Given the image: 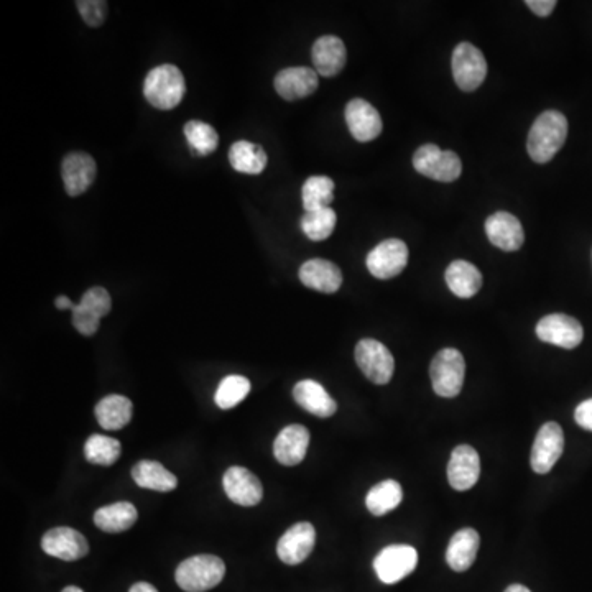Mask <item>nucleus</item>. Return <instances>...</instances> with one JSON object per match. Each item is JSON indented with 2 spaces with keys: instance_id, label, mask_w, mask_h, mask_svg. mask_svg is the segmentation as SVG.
Wrapping results in <instances>:
<instances>
[{
  "instance_id": "b1692460",
  "label": "nucleus",
  "mask_w": 592,
  "mask_h": 592,
  "mask_svg": "<svg viewBox=\"0 0 592 592\" xmlns=\"http://www.w3.org/2000/svg\"><path fill=\"white\" fill-rule=\"evenodd\" d=\"M479 545H481V538L474 528H463L454 533L446 550L449 568L456 573L468 571L476 561Z\"/></svg>"
},
{
  "instance_id": "c756f323",
  "label": "nucleus",
  "mask_w": 592,
  "mask_h": 592,
  "mask_svg": "<svg viewBox=\"0 0 592 592\" xmlns=\"http://www.w3.org/2000/svg\"><path fill=\"white\" fill-rule=\"evenodd\" d=\"M402 500V486L394 479H389L370 489L366 497V507L370 514L382 517L397 509L398 505L402 504Z\"/></svg>"
},
{
  "instance_id": "c03bdc74",
  "label": "nucleus",
  "mask_w": 592,
  "mask_h": 592,
  "mask_svg": "<svg viewBox=\"0 0 592 592\" xmlns=\"http://www.w3.org/2000/svg\"><path fill=\"white\" fill-rule=\"evenodd\" d=\"M63 592H84L83 589L76 588V586H68V588L63 589Z\"/></svg>"
},
{
  "instance_id": "58836bf2",
  "label": "nucleus",
  "mask_w": 592,
  "mask_h": 592,
  "mask_svg": "<svg viewBox=\"0 0 592 592\" xmlns=\"http://www.w3.org/2000/svg\"><path fill=\"white\" fill-rule=\"evenodd\" d=\"M574 420L583 430L592 431V398L579 403L574 410Z\"/></svg>"
},
{
  "instance_id": "f8f14e48",
  "label": "nucleus",
  "mask_w": 592,
  "mask_h": 592,
  "mask_svg": "<svg viewBox=\"0 0 592 592\" xmlns=\"http://www.w3.org/2000/svg\"><path fill=\"white\" fill-rule=\"evenodd\" d=\"M222 486L227 497L241 507H254L264 497V487L259 477L241 466H234L224 472Z\"/></svg>"
},
{
  "instance_id": "7c9ffc66",
  "label": "nucleus",
  "mask_w": 592,
  "mask_h": 592,
  "mask_svg": "<svg viewBox=\"0 0 592 592\" xmlns=\"http://www.w3.org/2000/svg\"><path fill=\"white\" fill-rule=\"evenodd\" d=\"M306 213L331 208L334 199V181L329 176H310L301 190Z\"/></svg>"
},
{
  "instance_id": "c9c22d12",
  "label": "nucleus",
  "mask_w": 592,
  "mask_h": 592,
  "mask_svg": "<svg viewBox=\"0 0 592 592\" xmlns=\"http://www.w3.org/2000/svg\"><path fill=\"white\" fill-rule=\"evenodd\" d=\"M79 305L91 311L93 315L102 318V316L109 315L112 308L111 295L106 288L93 287L89 288L88 292L84 293L83 298L79 301Z\"/></svg>"
},
{
  "instance_id": "393cba45",
  "label": "nucleus",
  "mask_w": 592,
  "mask_h": 592,
  "mask_svg": "<svg viewBox=\"0 0 592 592\" xmlns=\"http://www.w3.org/2000/svg\"><path fill=\"white\" fill-rule=\"evenodd\" d=\"M449 290L458 298H472L482 288V273L468 260H454L444 273Z\"/></svg>"
},
{
  "instance_id": "37998d69",
  "label": "nucleus",
  "mask_w": 592,
  "mask_h": 592,
  "mask_svg": "<svg viewBox=\"0 0 592 592\" xmlns=\"http://www.w3.org/2000/svg\"><path fill=\"white\" fill-rule=\"evenodd\" d=\"M505 592H532L527 586H523V584H512L509 588L505 589Z\"/></svg>"
},
{
  "instance_id": "6ab92c4d",
  "label": "nucleus",
  "mask_w": 592,
  "mask_h": 592,
  "mask_svg": "<svg viewBox=\"0 0 592 592\" xmlns=\"http://www.w3.org/2000/svg\"><path fill=\"white\" fill-rule=\"evenodd\" d=\"M311 60L316 73L324 78L338 76L344 70L347 61L346 45L343 40L334 35H324L318 38L311 48Z\"/></svg>"
},
{
  "instance_id": "39448f33",
  "label": "nucleus",
  "mask_w": 592,
  "mask_h": 592,
  "mask_svg": "<svg viewBox=\"0 0 592 592\" xmlns=\"http://www.w3.org/2000/svg\"><path fill=\"white\" fill-rule=\"evenodd\" d=\"M413 167L420 175L431 180L451 183L463 173L461 158L451 150H441L438 145L426 144L413 155Z\"/></svg>"
},
{
  "instance_id": "6e6552de",
  "label": "nucleus",
  "mask_w": 592,
  "mask_h": 592,
  "mask_svg": "<svg viewBox=\"0 0 592 592\" xmlns=\"http://www.w3.org/2000/svg\"><path fill=\"white\" fill-rule=\"evenodd\" d=\"M418 551L410 545L385 546L375 556L374 569L384 584H397L417 569Z\"/></svg>"
},
{
  "instance_id": "79ce46f5",
  "label": "nucleus",
  "mask_w": 592,
  "mask_h": 592,
  "mask_svg": "<svg viewBox=\"0 0 592 592\" xmlns=\"http://www.w3.org/2000/svg\"><path fill=\"white\" fill-rule=\"evenodd\" d=\"M129 592H158L157 588H153L152 584L137 583L130 588Z\"/></svg>"
},
{
  "instance_id": "c85d7f7f",
  "label": "nucleus",
  "mask_w": 592,
  "mask_h": 592,
  "mask_svg": "<svg viewBox=\"0 0 592 592\" xmlns=\"http://www.w3.org/2000/svg\"><path fill=\"white\" fill-rule=\"evenodd\" d=\"M229 162L232 168L246 175H260L267 167V153L259 144L247 140H239L229 148Z\"/></svg>"
},
{
  "instance_id": "4c0bfd02",
  "label": "nucleus",
  "mask_w": 592,
  "mask_h": 592,
  "mask_svg": "<svg viewBox=\"0 0 592 592\" xmlns=\"http://www.w3.org/2000/svg\"><path fill=\"white\" fill-rule=\"evenodd\" d=\"M99 324H101V318L93 315L91 311L86 310L79 303L74 306L73 326L78 333L83 334V336H93V334L98 333Z\"/></svg>"
},
{
  "instance_id": "ddd939ff",
  "label": "nucleus",
  "mask_w": 592,
  "mask_h": 592,
  "mask_svg": "<svg viewBox=\"0 0 592 592\" xmlns=\"http://www.w3.org/2000/svg\"><path fill=\"white\" fill-rule=\"evenodd\" d=\"M315 527L308 522H300L288 528L278 540L277 555L285 565H301L315 548Z\"/></svg>"
},
{
  "instance_id": "473e14b6",
  "label": "nucleus",
  "mask_w": 592,
  "mask_h": 592,
  "mask_svg": "<svg viewBox=\"0 0 592 592\" xmlns=\"http://www.w3.org/2000/svg\"><path fill=\"white\" fill-rule=\"evenodd\" d=\"M338 222V216L333 208L320 209L313 213H306L301 218V231L313 242L326 241L333 234L334 227Z\"/></svg>"
},
{
  "instance_id": "f257e3e1",
  "label": "nucleus",
  "mask_w": 592,
  "mask_h": 592,
  "mask_svg": "<svg viewBox=\"0 0 592 592\" xmlns=\"http://www.w3.org/2000/svg\"><path fill=\"white\" fill-rule=\"evenodd\" d=\"M568 137V119L561 112L546 111L533 122L528 134V155L535 163H548Z\"/></svg>"
},
{
  "instance_id": "20e7f679",
  "label": "nucleus",
  "mask_w": 592,
  "mask_h": 592,
  "mask_svg": "<svg viewBox=\"0 0 592 592\" xmlns=\"http://www.w3.org/2000/svg\"><path fill=\"white\" fill-rule=\"evenodd\" d=\"M466 361L458 349H441L431 362L430 377L436 395L444 398L458 397L463 390Z\"/></svg>"
},
{
  "instance_id": "a211bd4d",
  "label": "nucleus",
  "mask_w": 592,
  "mask_h": 592,
  "mask_svg": "<svg viewBox=\"0 0 592 592\" xmlns=\"http://www.w3.org/2000/svg\"><path fill=\"white\" fill-rule=\"evenodd\" d=\"M273 84H275V91L280 98L287 99V101H298V99L308 98L315 93L320 86V79H318L316 70L298 66V68H287V70L280 71L275 76Z\"/></svg>"
},
{
  "instance_id": "cd10ccee",
  "label": "nucleus",
  "mask_w": 592,
  "mask_h": 592,
  "mask_svg": "<svg viewBox=\"0 0 592 592\" xmlns=\"http://www.w3.org/2000/svg\"><path fill=\"white\" fill-rule=\"evenodd\" d=\"M139 512L134 504L130 502H117V504L106 505L94 514V523L102 532L122 533L134 527Z\"/></svg>"
},
{
  "instance_id": "f3484780",
  "label": "nucleus",
  "mask_w": 592,
  "mask_h": 592,
  "mask_svg": "<svg viewBox=\"0 0 592 592\" xmlns=\"http://www.w3.org/2000/svg\"><path fill=\"white\" fill-rule=\"evenodd\" d=\"M346 124L357 142H370L382 134V117L366 99H352L346 106Z\"/></svg>"
},
{
  "instance_id": "7ed1b4c3",
  "label": "nucleus",
  "mask_w": 592,
  "mask_h": 592,
  "mask_svg": "<svg viewBox=\"0 0 592 592\" xmlns=\"http://www.w3.org/2000/svg\"><path fill=\"white\" fill-rule=\"evenodd\" d=\"M226 574V565L218 556L198 555L176 568L175 579L186 592H204L216 588Z\"/></svg>"
},
{
  "instance_id": "a19ab883",
  "label": "nucleus",
  "mask_w": 592,
  "mask_h": 592,
  "mask_svg": "<svg viewBox=\"0 0 592 592\" xmlns=\"http://www.w3.org/2000/svg\"><path fill=\"white\" fill-rule=\"evenodd\" d=\"M55 306L56 308H58V310H74V303L73 301L70 300V298H68V296L65 295H61L58 296V298H56L55 300Z\"/></svg>"
},
{
  "instance_id": "aec40b11",
  "label": "nucleus",
  "mask_w": 592,
  "mask_h": 592,
  "mask_svg": "<svg viewBox=\"0 0 592 592\" xmlns=\"http://www.w3.org/2000/svg\"><path fill=\"white\" fill-rule=\"evenodd\" d=\"M486 234L492 246L499 247L505 252H515L525 241L522 224L514 214L505 211H499L487 218Z\"/></svg>"
},
{
  "instance_id": "9d476101",
  "label": "nucleus",
  "mask_w": 592,
  "mask_h": 592,
  "mask_svg": "<svg viewBox=\"0 0 592 592\" xmlns=\"http://www.w3.org/2000/svg\"><path fill=\"white\" fill-rule=\"evenodd\" d=\"M408 264V247L400 239H387L370 250L366 265L369 272L379 280L397 277Z\"/></svg>"
},
{
  "instance_id": "1a4fd4ad",
  "label": "nucleus",
  "mask_w": 592,
  "mask_h": 592,
  "mask_svg": "<svg viewBox=\"0 0 592 592\" xmlns=\"http://www.w3.org/2000/svg\"><path fill=\"white\" fill-rule=\"evenodd\" d=\"M563 451H565L563 430L555 421H548L540 428L537 438L533 441L532 456H530L533 471L537 474H548L560 461Z\"/></svg>"
},
{
  "instance_id": "ea45409f",
  "label": "nucleus",
  "mask_w": 592,
  "mask_h": 592,
  "mask_svg": "<svg viewBox=\"0 0 592 592\" xmlns=\"http://www.w3.org/2000/svg\"><path fill=\"white\" fill-rule=\"evenodd\" d=\"M525 4L530 7L533 14H537L538 17H548V15L555 10L556 0H527Z\"/></svg>"
},
{
  "instance_id": "412c9836",
  "label": "nucleus",
  "mask_w": 592,
  "mask_h": 592,
  "mask_svg": "<svg viewBox=\"0 0 592 592\" xmlns=\"http://www.w3.org/2000/svg\"><path fill=\"white\" fill-rule=\"evenodd\" d=\"M310 446V431L303 425H290L278 433L273 443V454L283 466H298L305 459Z\"/></svg>"
},
{
  "instance_id": "2f4dec72",
  "label": "nucleus",
  "mask_w": 592,
  "mask_h": 592,
  "mask_svg": "<svg viewBox=\"0 0 592 592\" xmlns=\"http://www.w3.org/2000/svg\"><path fill=\"white\" fill-rule=\"evenodd\" d=\"M122 446L116 438L104 435L89 436L84 444V456L89 463L109 468L121 458Z\"/></svg>"
},
{
  "instance_id": "bb28decb",
  "label": "nucleus",
  "mask_w": 592,
  "mask_h": 592,
  "mask_svg": "<svg viewBox=\"0 0 592 592\" xmlns=\"http://www.w3.org/2000/svg\"><path fill=\"white\" fill-rule=\"evenodd\" d=\"M132 477L135 484L144 489L157 492H170L178 486V479L175 474L165 469L163 464L157 461H140L132 469Z\"/></svg>"
},
{
  "instance_id": "e433bc0d",
  "label": "nucleus",
  "mask_w": 592,
  "mask_h": 592,
  "mask_svg": "<svg viewBox=\"0 0 592 592\" xmlns=\"http://www.w3.org/2000/svg\"><path fill=\"white\" fill-rule=\"evenodd\" d=\"M79 14L89 27H101L106 20L107 2L104 0H78Z\"/></svg>"
},
{
  "instance_id": "a878e982",
  "label": "nucleus",
  "mask_w": 592,
  "mask_h": 592,
  "mask_svg": "<svg viewBox=\"0 0 592 592\" xmlns=\"http://www.w3.org/2000/svg\"><path fill=\"white\" fill-rule=\"evenodd\" d=\"M134 405L124 395H107L96 405V418L104 430H122L132 420Z\"/></svg>"
},
{
  "instance_id": "f704fd0d",
  "label": "nucleus",
  "mask_w": 592,
  "mask_h": 592,
  "mask_svg": "<svg viewBox=\"0 0 592 592\" xmlns=\"http://www.w3.org/2000/svg\"><path fill=\"white\" fill-rule=\"evenodd\" d=\"M185 137L196 155H211L219 145V135L213 125L201 121L186 122Z\"/></svg>"
},
{
  "instance_id": "0eeeda50",
  "label": "nucleus",
  "mask_w": 592,
  "mask_h": 592,
  "mask_svg": "<svg viewBox=\"0 0 592 592\" xmlns=\"http://www.w3.org/2000/svg\"><path fill=\"white\" fill-rule=\"evenodd\" d=\"M451 66H453L454 81L459 89H463L466 93L476 91L487 76L486 58L472 43H459L458 47L454 48Z\"/></svg>"
},
{
  "instance_id": "f03ea898",
  "label": "nucleus",
  "mask_w": 592,
  "mask_h": 592,
  "mask_svg": "<svg viewBox=\"0 0 592 592\" xmlns=\"http://www.w3.org/2000/svg\"><path fill=\"white\" fill-rule=\"evenodd\" d=\"M185 76L176 66L153 68L144 81V96L150 106L160 111H172L185 98Z\"/></svg>"
},
{
  "instance_id": "423d86ee",
  "label": "nucleus",
  "mask_w": 592,
  "mask_h": 592,
  "mask_svg": "<svg viewBox=\"0 0 592 592\" xmlns=\"http://www.w3.org/2000/svg\"><path fill=\"white\" fill-rule=\"evenodd\" d=\"M356 362L362 374L377 385L389 384L394 375L392 352L377 339H362L356 346Z\"/></svg>"
},
{
  "instance_id": "4be33fe9",
  "label": "nucleus",
  "mask_w": 592,
  "mask_h": 592,
  "mask_svg": "<svg viewBox=\"0 0 592 592\" xmlns=\"http://www.w3.org/2000/svg\"><path fill=\"white\" fill-rule=\"evenodd\" d=\"M300 280L305 287L313 288L316 292L331 293L338 292L343 285V272L338 265L324 259H311L301 265Z\"/></svg>"
},
{
  "instance_id": "2eb2a0df",
  "label": "nucleus",
  "mask_w": 592,
  "mask_h": 592,
  "mask_svg": "<svg viewBox=\"0 0 592 592\" xmlns=\"http://www.w3.org/2000/svg\"><path fill=\"white\" fill-rule=\"evenodd\" d=\"M42 548L47 555L63 561H78L89 553L88 540L70 527L53 528L45 533Z\"/></svg>"
},
{
  "instance_id": "4468645a",
  "label": "nucleus",
  "mask_w": 592,
  "mask_h": 592,
  "mask_svg": "<svg viewBox=\"0 0 592 592\" xmlns=\"http://www.w3.org/2000/svg\"><path fill=\"white\" fill-rule=\"evenodd\" d=\"M481 476V459L469 444H459L453 449L448 464L449 484L456 491H469Z\"/></svg>"
},
{
  "instance_id": "dca6fc26",
  "label": "nucleus",
  "mask_w": 592,
  "mask_h": 592,
  "mask_svg": "<svg viewBox=\"0 0 592 592\" xmlns=\"http://www.w3.org/2000/svg\"><path fill=\"white\" fill-rule=\"evenodd\" d=\"M98 175V167L94 158L88 153L71 152L66 155L61 165V176L65 183L66 193L79 196L89 190Z\"/></svg>"
},
{
  "instance_id": "5701e85b",
  "label": "nucleus",
  "mask_w": 592,
  "mask_h": 592,
  "mask_svg": "<svg viewBox=\"0 0 592 592\" xmlns=\"http://www.w3.org/2000/svg\"><path fill=\"white\" fill-rule=\"evenodd\" d=\"M293 398L306 412L318 418L333 417L338 412V403L316 380H300L293 389Z\"/></svg>"
},
{
  "instance_id": "9b49d317",
  "label": "nucleus",
  "mask_w": 592,
  "mask_h": 592,
  "mask_svg": "<svg viewBox=\"0 0 592 592\" xmlns=\"http://www.w3.org/2000/svg\"><path fill=\"white\" fill-rule=\"evenodd\" d=\"M537 336L543 343L553 344L561 349H574L583 343L584 329L573 316L553 313L537 324Z\"/></svg>"
},
{
  "instance_id": "72a5a7b5",
  "label": "nucleus",
  "mask_w": 592,
  "mask_h": 592,
  "mask_svg": "<svg viewBox=\"0 0 592 592\" xmlns=\"http://www.w3.org/2000/svg\"><path fill=\"white\" fill-rule=\"evenodd\" d=\"M250 380L244 375H227L221 380L216 394H214V402L222 410H231L237 407L244 398L249 395Z\"/></svg>"
}]
</instances>
